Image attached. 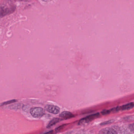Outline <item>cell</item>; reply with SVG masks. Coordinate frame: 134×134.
Segmentation results:
<instances>
[{"label":"cell","mask_w":134,"mask_h":134,"mask_svg":"<svg viewBox=\"0 0 134 134\" xmlns=\"http://www.w3.org/2000/svg\"><path fill=\"white\" fill-rule=\"evenodd\" d=\"M8 1H6V3H3L1 5L0 13L1 17L13 12L15 9V5H14L10 7L13 4H10V3H8Z\"/></svg>","instance_id":"obj_1"},{"label":"cell","mask_w":134,"mask_h":134,"mask_svg":"<svg viewBox=\"0 0 134 134\" xmlns=\"http://www.w3.org/2000/svg\"><path fill=\"white\" fill-rule=\"evenodd\" d=\"M30 113L35 118H41L45 114V110L40 107H34L30 110Z\"/></svg>","instance_id":"obj_2"},{"label":"cell","mask_w":134,"mask_h":134,"mask_svg":"<svg viewBox=\"0 0 134 134\" xmlns=\"http://www.w3.org/2000/svg\"><path fill=\"white\" fill-rule=\"evenodd\" d=\"M99 116H100V115H99V113H97L89 115V116H87L86 117L84 118H82L81 120H80V121L78 123V124L83 125L84 124H86V123H88V122L93 120L94 119L99 117Z\"/></svg>","instance_id":"obj_3"},{"label":"cell","mask_w":134,"mask_h":134,"mask_svg":"<svg viewBox=\"0 0 134 134\" xmlns=\"http://www.w3.org/2000/svg\"><path fill=\"white\" fill-rule=\"evenodd\" d=\"M46 110L51 113L57 114L60 112V108L55 105H47L45 107Z\"/></svg>","instance_id":"obj_4"},{"label":"cell","mask_w":134,"mask_h":134,"mask_svg":"<svg viewBox=\"0 0 134 134\" xmlns=\"http://www.w3.org/2000/svg\"><path fill=\"white\" fill-rule=\"evenodd\" d=\"M59 117L64 120L70 119L74 117L75 116L70 112L69 111H64L60 114Z\"/></svg>","instance_id":"obj_5"},{"label":"cell","mask_w":134,"mask_h":134,"mask_svg":"<svg viewBox=\"0 0 134 134\" xmlns=\"http://www.w3.org/2000/svg\"><path fill=\"white\" fill-rule=\"evenodd\" d=\"M99 134H118V133L113 129L106 127L102 129L99 132Z\"/></svg>","instance_id":"obj_6"},{"label":"cell","mask_w":134,"mask_h":134,"mask_svg":"<svg viewBox=\"0 0 134 134\" xmlns=\"http://www.w3.org/2000/svg\"><path fill=\"white\" fill-rule=\"evenodd\" d=\"M134 107V103H130L125 105H123L122 106L120 107V110H129L132 109Z\"/></svg>","instance_id":"obj_7"},{"label":"cell","mask_w":134,"mask_h":134,"mask_svg":"<svg viewBox=\"0 0 134 134\" xmlns=\"http://www.w3.org/2000/svg\"><path fill=\"white\" fill-rule=\"evenodd\" d=\"M61 120L60 118H53V119H52L50 121L49 124L48 125L47 127V128H50L51 127H52V126L54 125H55V124H57V123H58V122H59Z\"/></svg>","instance_id":"obj_8"},{"label":"cell","mask_w":134,"mask_h":134,"mask_svg":"<svg viewBox=\"0 0 134 134\" xmlns=\"http://www.w3.org/2000/svg\"><path fill=\"white\" fill-rule=\"evenodd\" d=\"M17 102V100H16V99H12V100H9V101L3 103H1V106L6 105H8V104H11V103H15Z\"/></svg>","instance_id":"obj_9"},{"label":"cell","mask_w":134,"mask_h":134,"mask_svg":"<svg viewBox=\"0 0 134 134\" xmlns=\"http://www.w3.org/2000/svg\"><path fill=\"white\" fill-rule=\"evenodd\" d=\"M66 126V124H65L59 126V127H57V128L55 129V131H56V132H60V131L63 130V129L65 128V127Z\"/></svg>","instance_id":"obj_10"},{"label":"cell","mask_w":134,"mask_h":134,"mask_svg":"<svg viewBox=\"0 0 134 134\" xmlns=\"http://www.w3.org/2000/svg\"><path fill=\"white\" fill-rule=\"evenodd\" d=\"M111 112V111L110 110H103V111H102V114L103 115H107V114H109Z\"/></svg>","instance_id":"obj_11"},{"label":"cell","mask_w":134,"mask_h":134,"mask_svg":"<svg viewBox=\"0 0 134 134\" xmlns=\"http://www.w3.org/2000/svg\"><path fill=\"white\" fill-rule=\"evenodd\" d=\"M129 128L132 132L134 133V123H132V124L129 125Z\"/></svg>","instance_id":"obj_12"},{"label":"cell","mask_w":134,"mask_h":134,"mask_svg":"<svg viewBox=\"0 0 134 134\" xmlns=\"http://www.w3.org/2000/svg\"><path fill=\"white\" fill-rule=\"evenodd\" d=\"M113 120H110L107 121H105L101 123V125H105L108 124H110L111 122H113Z\"/></svg>","instance_id":"obj_13"},{"label":"cell","mask_w":134,"mask_h":134,"mask_svg":"<svg viewBox=\"0 0 134 134\" xmlns=\"http://www.w3.org/2000/svg\"><path fill=\"white\" fill-rule=\"evenodd\" d=\"M43 134H54V131H50Z\"/></svg>","instance_id":"obj_14"}]
</instances>
